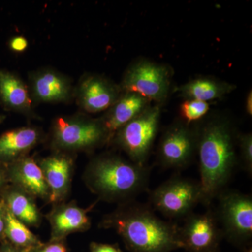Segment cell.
<instances>
[{
	"label": "cell",
	"instance_id": "cell-1",
	"mask_svg": "<svg viewBox=\"0 0 252 252\" xmlns=\"http://www.w3.org/2000/svg\"><path fill=\"white\" fill-rule=\"evenodd\" d=\"M102 224L115 230L131 252H171L182 249L178 227L140 204L123 203L104 217Z\"/></svg>",
	"mask_w": 252,
	"mask_h": 252
},
{
	"label": "cell",
	"instance_id": "cell-21",
	"mask_svg": "<svg viewBox=\"0 0 252 252\" xmlns=\"http://www.w3.org/2000/svg\"><path fill=\"white\" fill-rule=\"evenodd\" d=\"M4 239L13 246L28 252H31L43 244L28 225L16 218L6 206Z\"/></svg>",
	"mask_w": 252,
	"mask_h": 252
},
{
	"label": "cell",
	"instance_id": "cell-26",
	"mask_svg": "<svg viewBox=\"0 0 252 252\" xmlns=\"http://www.w3.org/2000/svg\"><path fill=\"white\" fill-rule=\"evenodd\" d=\"M28 41L23 36H16L10 41V48L15 52H23L27 49Z\"/></svg>",
	"mask_w": 252,
	"mask_h": 252
},
{
	"label": "cell",
	"instance_id": "cell-13",
	"mask_svg": "<svg viewBox=\"0 0 252 252\" xmlns=\"http://www.w3.org/2000/svg\"><path fill=\"white\" fill-rule=\"evenodd\" d=\"M6 177L14 187L29 194L33 198L49 200V187L39 163L32 158H21L7 165Z\"/></svg>",
	"mask_w": 252,
	"mask_h": 252
},
{
	"label": "cell",
	"instance_id": "cell-23",
	"mask_svg": "<svg viewBox=\"0 0 252 252\" xmlns=\"http://www.w3.org/2000/svg\"><path fill=\"white\" fill-rule=\"evenodd\" d=\"M240 154L245 169L252 172V135L251 132L242 135L239 138Z\"/></svg>",
	"mask_w": 252,
	"mask_h": 252
},
{
	"label": "cell",
	"instance_id": "cell-7",
	"mask_svg": "<svg viewBox=\"0 0 252 252\" xmlns=\"http://www.w3.org/2000/svg\"><path fill=\"white\" fill-rule=\"evenodd\" d=\"M154 208L169 217L188 216L203 200L199 182L175 177L159 186L151 194Z\"/></svg>",
	"mask_w": 252,
	"mask_h": 252
},
{
	"label": "cell",
	"instance_id": "cell-6",
	"mask_svg": "<svg viewBox=\"0 0 252 252\" xmlns=\"http://www.w3.org/2000/svg\"><path fill=\"white\" fill-rule=\"evenodd\" d=\"M171 68L165 64L141 59L131 64L123 77L122 92L140 94L155 104H163L171 89Z\"/></svg>",
	"mask_w": 252,
	"mask_h": 252
},
{
	"label": "cell",
	"instance_id": "cell-30",
	"mask_svg": "<svg viewBox=\"0 0 252 252\" xmlns=\"http://www.w3.org/2000/svg\"><path fill=\"white\" fill-rule=\"evenodd\" d=\"M2 164L0 163V190L4 187V184L6 183V173L2 168Z\"/></svg>",
	"mask_w": 252,
	"mask_h": 252
},
{
	"label": "cell",
	"instance_id": "cell-18",
	"mask_svg": "<svg viewBox=\"0 0 252 252\" xmlns=\"http://www.w3.org/2000/svg\"><path fill=\"white\" fill-rule=\"evenodd\" d=\"M0 102L6 110L30 114L32 99L28 86L16 74L0 68Z\"/></svg>",
	"mask_w": 252,
	"mask_h": 252
},
{
	"label": "cell",
	"instance_id": "cell-17",
	"mask_svg": "<svg viewBox=\"0 0 252 252\" xmlns=\"http://www.w3.org/2000/svg\"><path fill=\"white\" fill-rule=\"evenodd\" d=\"M40 139V131L31 126L4 132L0 135V163L7 165L26 157Z\"/></svg>",
	"mask_w": 252,
	"mask_h": 252
},
{
	"label": "cell",
	"instance_id": "cell-19",
	"mask_svg": "<svg viewBox=\"0 0 252 252\" xmlns=\"http://www.w3.org/2000/svg\"><path fill=\"white\" fill-rule=\"evenodd\" d=\"M235 84L210 77H198L176 88L175 91L185 99H197L208 102L220 99L236 89Z\"/></svg>",
	"mask_w": 252,
	"mask_h": 252
},
{
	"label": "cell",
	"instance_id": "cell-29",
	"mask_svg": "<svg viewBox=\"0 0 252 252\" xmlns=\"http://www.w3.org/2000/svg\"><path fill=\"white\" fill-rule=\"evenodd\" d=\"M245 110L249 116H252V90L249 91L245 99Z\"/></svg>",
	"mask_w": 252,
	"mask_h": 252
},
{
	"label": "cell",
	"instance_id": "cell-5",
	"mask_svg": "<svg viewBox=\"0 0 252 252\" xmlns=\"http://www.w3.org/2000/svg\"><path fill=\"white\" fill-rule=\"evenodd\" d=\"M160 115V105L151 104L114 135L115 143L128 156L131 161L145 166L157 137Z\"/></svg>",
	"mask_w": 252,
	"mask_h": 252
},
{
	"label": "cell",
	"instance_id": "cell-32",
	"mask_svg": "<svg viewBox=\"0 0 252 252\" xmlns=\"http://www.w3.org/2000/svg\"><path fill=\"white\" fill-rule=\"evenodd\" d=\"M245 252H252V248H248V250H247Z\"/></svg>",
	"mask_w": 252,
	"mask_h": 252
},
{
	"label": "cell",
	"instance_id": "cell-12",
	"mask_svg": "<svg viewBox=\"0 0 252 252\" xmlns=\"http://www.w3.org/2000/svg\"><path fill=\"white\" fill-rule=\"evenodd\" d=\"M74 91L69 78L52 69L33 73L31 77L32 99L39 102L57 103L66 102Z\"/></svg>",
	"mask_w": 252,
	"mask_h": 252
},
{
	"label": "cell",
	"instance_id": "cell-3",
	"mask_svg": "<svg viewBox=\"0 0 252 252\" xmlns=\"http://www.w3.org/2000/svg\"><path fill=\"white\" fill-rule=\"evenodd\" d=\"M145 166L114 154L96 157L89 163L84 180L91 191L109 202H129L143 191L148 182Z\"/></svg>",
	"mask_w": 252,
	"mask_h": 252
},
{
	"label": "cell",
	"instance_id": "cell-10",
	"mask_svg": "<svg viewBox=\"0 0 252 252\" xmlns=\"http://www.w3.org/2000/svg\"><path fill=\"white\" fill-rule=\"evenodd\" d=\"M185 224L178 228L182 248L189 252H217L223 232L212 212L190 214Z\"/></svg>",
	"mask_w": 252,
	"mask_h": 252
},
{
	"label": "cell",
	"instance_id": "cell-25",
	"mask_svg": "<svg viewBox=\"0 0 252 252\" xmlns=\"http://www.w3.org/2000/svg\"><path fill=\"white\" fill-rule=\"evenodd\" d=\"M90 248L91 252H122L117 245L92 243Z\"/></svg>",
	"mask_w": 252,
	"mask_h": 252
},
{
	"label": "cell",
	"instance_id": "cell-15",
	"mask_svg": "<svg viewBox=\"0 0 252 252\" xmlns=\"http://www.w3.org/2000/svg\"><path fill=\"white\" fill-rule=\"evenodd\" d=\"M152 102L142 96L134 93L123 92L119 98L111 106L103 117L99 120L102 122L109 141L123 126L143 112Z\"/></svg>",
	"mask_w": 252,
	"mask_h": 252
},
{
	"label": "cell",
	"instance_id": "cell-24",
	"mask_svg": "<svg viewBox=\"0 0 252 252\" xmlns=\"http://www.w3.org/2000/svg\"><path fill=\"white\" fill-rule=\"evenodd\" d=\"M31 252H68V248L64 240H50L49 243H43Z\"/></svg>",
	"mask_w": 252,
	"mask_h": 252
},
{
	"label": "cell",
	"instance_id": "cell-28",
	"mask_svg": "<svg viewBox=\"0 0 252 252\" xmlns=\"http://www.w3.org/2000/svg\"><path fill=\"white\" fill-rule=\"evenodd\" d=\"M0 252H28L24 250H20L16 247L13 246L11 244L4 241L0 246Z\"/></svg>",
	"mask_w": 252,
	"mask_h": 252
},
{
	"label": "cell",
	"instance_id": "cell-27",
	"mask_svg": "<svg viewBox=\"0 0 252 252\" xmlns=\"http://www.w3.org/2000/svg\"><path fill=\"white\" fill-rule=\"evenodd\" d=\"M5 205L3 200L0 201V239H4Z\"/></svg>",
	"mask_w": 252,
	"mask_h": 252
},
{
	"label": "cell",
	"instance_id": "cell-9",
	"mask_svg": "<svg viewBox=\"0 0 252 252\" xmlns=\"http://www.w3.org/2000/svg\"><path fill=\"white\" fill-rule=\"evenodd\" d=\"M197 131L185 122H177L161 137L158 158L162 167L182 168L188 165L196 151Z\"/></svg>",
	"mask_w": 252,
	"mask_h": 252
},
{
	"label": "cell",
	"instance_id": "cell-16",
	"mask_svg": "<svg viewBox=\"0 0 252 252\" xmlns=\"http://www.w3.org/2000/svg\"><path fill=\"white\" fill-rule=\"evenodd\" d=\"M51 227V240H63L77 232L85 231L91 225L87 211L74 203L60 205L48 215Z\"/></svg>",
	"mask_w": 252,
	"mask_h": 252
},
{
	"label": "cell",
	"instance_id": "cell-31",
	"mask_svg": "<svg viewBox=\"0 0 252 252\" xmlns=\"http://www.w3.org/2000/svg\"><path fill=\"white\" fill-rule=\"evenodd\" d=\"M5 119H6V117H5L4 114H0V125L4 122Z\"/></svg>",
	"mask_w": 252,
	"mask_h": 252
},
{
	"label": "cell",
	"instance_id": "cell-22",
	"mask_svg": "<svg viewBox=\"0 0 252 252\" xmlns=\"http://www.w3.org/2000/svg\"><path fill=\"white\" fill-rule=\"evenodd\" d=\"M210 111V103L197 99H185L180 107V115L187 124L200 120Z\"/></svg>",
	"mask_w": 252,
	"mask_h": 252
},
{
	"label": "cell",
	"instance_id": "cell-4",
	"mask_svg": "<svg viewBox=\"0 0 252 252\" xmlns=\"http://www.w3.org/2000/svg\"><path fill=\"white\" fill-rule=\"evenodd\" d=\"M52 144L58 152H86L109 142L101 121L84 116H63L54 121Z\"/></svg>",
	"mask_w": 252,
	"mask_h": 252
},
{
	"label": "cell",
	"instance_id": "cell-8",
	"mask_svg": "<svg viewBox=\"0 0 252 252\" xmlns=\"http://www.w3.org/2000/svg\"><path fill=\"white\" fill-rule=\"evenodd\" d=\"M219 217L223 225V234L230 241L245 244L252 236V199L250 195L225 193L220 198Z\"/></svg>",
	"mask_w": 252,
	"mask_h": 252
},
{
	"label": "cell",
	"instance_id": "cell-20",
	"mask_svg": "<svg viewBox=\"0 0 252 252\" xmlns=\"http://www.w3.org/2000/svg\"><path fill=\"white\" fill-rule=\"evenodd\" d=\"M2 200L8 210L28 226L40 224V212L29 194L14 186L4 192Z\"/></svg>",
	"mask_w": 252,
	"mask_h": 252
},
{
	"label": "cell",
	"instance_id": "cell-14",
	"mask_svg": "<svg viewBox=\"0 0 252 252\" xmlns=\"http://www.w3.org/2000/svg\"><path fill=\"white\" fill-rule=\"evenodd\" d=\"M50 191L49 201L57 203L67 196L70 189L73 160L67 153L57 152L39 162Z\"/></svg>",
	"mask_w": 252,
	"mask_h": 252
},
{
	"label": "cell",
	"instance_id": "cell-11",
	"mask_svg": "<svg viewBox=\"0 0 252 252\" xmlns=\"http://www.w3.org/2000/svg\"><path fill=\"white\" fill-rule=\"evenodd\" d=\"M78 104L89 114L106 112L122 94L119 85L98 74H88L74 91Z\"/></svg>",
	"mask_w": 252,
	"mask_h": 252
},
{
	"label": "cell",
	"instance_id": "cell-2",
	"mask_svg": "<svg viewBox=\"0 0 252 252\" xmlns=\"http://www.w3.org/2000/svg\"><path fill=\"white\" fill-rule=\"evenodd\" d=\"M196 131L202 201L210 203L220 193L234 168V135L230 123L220 117L207 121Z\"/></svg>",
	"mask_w": 252,
	"mask_h": 252
}]
</instances>
